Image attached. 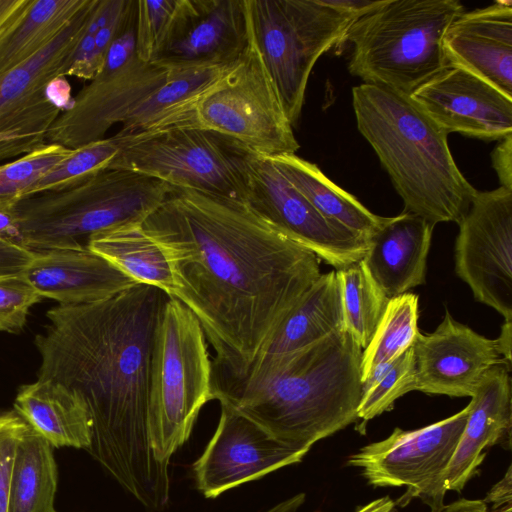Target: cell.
Listing matches in <instances>:
<instances>
[{"label": "cell", "instance_id": "cell-46", "mask_svg": "<svg viewBox=\"0 0 512 512\" xmlns=\"http://www.w3.org/2000/svg\"><path fill=\"white\" fill-rule=\"evenodd\" d=\"M304 501L305 494H297L279 504H276L265 512H295Z\"/></svg>", "mask_w": 512, "mask_h": 512}, {"label": "cell", "instance_id": "cell-34", "mask_svg": "<svg viewBox=\"0 0 512 512\" xmlns=\"http://www.w3.org/2000/svg\"><path fill=\"white\" fill-rule=\"evenodd\" d=\"M123 143V137L114 135L72 150L65 159L31 185L21 199L65 187L106 168L116 157Z\"/></svg>", "mask_w": 512, "mask_h": 512}, {"label": "cell", "instance_id": "cell-24", "mask_svg": "<svg viewBox=\"0 0 512 512\" xmlns=\"http://www.w3.org/2000/svg\"><path fill=\"white\" fill-rule=\"evenodd\" d=\"M14 411L53 448L87 450L91 442L88 408L75 390L49 379L20 387Z\"/></svg>", "mask_w": 512, "mask_h": 512}, {"label": "cell", "instance_id": "cell-44", "mask_svg": "<svg viewBox=\"0 0 512 512\" xmlns=\"http://www.w3.org/2000/svg\"><path fill=\"white\" fill-rule=\"evenodd\" d=\"M431 512H488L487 504L483 500H470L461 498L450 504L431 510Z\"/></svg>", "mask_w": 512, "mask_h": 512}, {"label": "cell", "instance_id": "cell-18", "mask_svg": "<svg viewBox=\"0 0 512 512\" xmlns=\"http://www.w3.org/2000/svg\"><path fill=\"white\" fill-rule=\"evenodd\" d=\"M413 391L450 397H472L485 375L506 364L497 339H489L456 321L448 311L438 327L418 333L413 345Z\"/></svg>", "mask_w": 512, "mask_h": 512}, {"label": "cell", "instance_id": "cell-41", "mask_svg": "<svg viewBox=\"0 0 512 512\" xmlns=\"http://www.w3.org/2000/svg\"><path fill=\"white\" fill-rule=\"evenodd\" d=\"M500 186L512 190V135L499 141L491 154Z\"/></svg>", "mask_w": 512, "mask_h": 512}, {"label": "cell", "instance_id": "cell-26", "mask_svg": "<svg viewBox=\"0 0 512 512\" xmlns=\"http://www.w3.org/2000/svg\"><path fill=\"white\" fill-rule=\"evenodd\" d=\"M239 62V61H238ZM197 68L169 79L123 121L119 137H134L173 127L195 126L194 112L202 97L238 64Z\"/></svg>", "mask_w": 512, "mask_h": 512}, {"label": "cell", "instance_id": "cell-10", "mask_svg": "<svg viewBox=\"0 0 512 512\" xmlns=\"http://www.w3.org/2000/svg\"><path fill=\"white\" fill-rule=\"evenodd\" d=\"M194 120L195 126L231 137L260 157L274 159L299 149L251 30L238 64L202 97Z\"/></svg>", "mask_w": 512, "mask_h": 512}, {"label": "cell", "instance_id": "cell-47", "mask_svg": "<svg viewBox=\"0 0 512 512\" xmlns=\"http://www.w3.org/2000/svg\"><path fill=\"white\" fill-rule=\"evenodd\" d=\"M37 134H42V133H37ZM37 134L0 133V143L6 142V141H11V140H16V139H22V138L37 135Z\"/></svg>", "mask_w": 512, "mask_h": 512}, {"label": "cell", "instance_id": "cell-6", "mask_svg": "<svg viewBox=\"0 0 512 512\" xmlns=\"http://www.w3.org/2000/svg\"><path fill=\"white\" fill-rule=\"evenodd\" d=\"M463 12L458 0H384L345 38L353 45L349 72L363 83L411 94L448 66L442 39Z\"/></svg>", "mask_w": 512, "mask_h": 512}, {"label": "cell", "instance_id": "cell-43", "mask_svg": "<svg viewBox=\"0 0 512 512\" xmlns=\"http://www.w3.org/2000/svg\"><path fill=\"white\" fill-rule=\"evenodd\" d=\"M45 96L48 101L63 112L68 109L73 101L71 86L66 76L52 79L45 88Z\"/></svg>", "mask_w": 512, "mask_h": 512}, {"label": "cell", "instance_id": "cell-15", "mask_svg": "<svg viewBox=\"0 0 512 512\" xmlns=\"http://www.w3.org/2000/svg\"><path fill=\"white\" fill-rule=\"evenodd\" d=\"M169 77L166 67L137 55L114 72L98 73L50 126L46 143L74 150L104 139L113 125L122 124Z\"/></svg>", "mask_w": 512, "mask_h": 512}, {"label": "cell", "instance_id": "cell-31", "mask_svg": "<svg viewBox=\"0 0 512 512\" xmlns=\"http://www.w3.org/2000/svg\"><path fill=\"white\" fill-rule=\"evenodd\" d=\"M335 271L343 328L363 350L370 342L389 298L374 280L363 259Z\"/></svg>", "mask_w": 512, "mask_h": 512}, {"label": "cell", "instance_id": "cell-14", "mask_svg": "<svg viewBox=\"0 0 512 512\" xmlns=\"http://www.w3.org/2000/svg\"><path fill=\"white\" fill-rule=\"evenodd\" d=\"M250 38L245 0H177L152 60L170 74L237 63Z\"/></svg>", "mask_w": 512, "mask_h": 512}, {"label": "cell", "instance_id": "cell-45", "mask_svg": "<svg viewBox=\"0 0 512 512\" xmlns=\"http://www.w3.org/2000/svg\"><path fill=\"white\" fill-rule=\"evenodd\" d=\"M355 512H397V510L394 501L385 496L359 507Z\"/></svg>", "mask_w": 512, "mask_h": 512}, {"label": "cell", "instance_id": "cell-19", "mask_svg": "<svg viewBox=\"0 0 512 512\" xmlns=\"http://www.w3.org/2000/svg\"><path fill=\"white\" fill-rule=\"evenodd\" d=\"M409 95L447 134L485 141L512 135V98L460 67L448 65Z\"/></svg>", "mask_w": 512, "mask_h": 512}, {"label": "cell", "instance_id": "cell-3", "mask_svg": "<svg viewBox=\"0 0 512 512\" xmlns=\"http://www.w3.org/2000/svg\"><path fill=\"white\" fill-rule=\"evenodd\" d=\"M362 349L344 329L252 366L239 379L213 375L214 397L278 441L308 450L355 422Z\"/></svg>", "mask_w": 512, "mask_h": 512}, {"label": "cell", "instance_id": "cell-9", "mask_svg": "<svg viewBox=\"0 0 512 512\" xmlns=\"http://www.w3.org/2000/svg\"><path fill=\"white\" fill-rule=\"evenodd\" d=\"M123 138L107 167L135 171L173 188L247 203L253 153L233 138L197 126Z\"/></svg>", "mask_w": 512, "mask_h": 512}, {"label": "cell", "instance_id": "cell-30", "mask_svg": "<svg viewBox=\"0 0 512 512\" xmlns=\"http://www.w3.org/2000/svg\"><path fill=\"white\" fill-rule=\"evenodd\" d=\"M88 0H35L24 22L0 42V77L46 48Z\"/></svg>", "mask_w": 512, "mask_h": 512}, {"label": "cell", "instance_id": "cell-7", "mask_svg": "<svg viewBox=\"0 0 512 512\" xmlns=\"http://www.w3.org/2000/svg\"><path fill=\"white\" fill-rule=\"evenodd\" d=\"M215 400L213 365L203 328L171 297L155 340L149 389L148 433L156 460L169 465L189 439L201 408Z\"/></svg>", "mask_w": 512, "mask_h": 512}, {"label": "cell", "instance_id": "cell-21", "mask_svg": "<svg viewBox=\"0 0 512 512\" xmlns=\"http://www.w3.org/2000/svg\"><path fill=\"white\" fill-rule=\"evenodd\" d=\"M21 273L42 298L62 305L103 301L139 284L90 249L35 252Z\"/></svg>", "mask_w": 512, "mask_h": 512}, {"label": "cell", "instance_id": "cell-27", "mask_svg": "<svg viewBox=\"0 0 512 512\" xmlns=\"http://www.w3.org/2000/svg\"><path fill=\"white\" fill-rule=\"evenodd\" d=\"M289 182L326 219L368 242L387 217L372 213L353 195L332 182L317 165L296 154L271 159Z\"/></svg>", "mask_w": 512, "mask_h": 512}, {"label": "cell", "instance_id": "cell-38", "mask_svg": "<svg viewBox=\"0 0 512 512\" xmlns=\"http://www.w3.org/2000/svg\"><path fill=\"white\" fill-rule=\"evenodd\" d=\"M26 427L27 423L15 411L0 413V512H8L14 454Z\"/></svg>", "mask_w": 512, "mask_h": 512}, {"label": "cell", "instance_id": "cell-11", "mask_svg": "<svg viewBox=\"0 0 512 512\" xmlns=\"http://www.w3.org/2000/svg\"><path fill=\"white\" fill-rule=\"evenodd\" d=\"M470 405L456 414L416 430L395 428L384 440L352 454L347 464L361 469L374 487H406L398 500L421 499L431 510L444 505L445 472L464 429Z\"/></svg>", "mask_w": 512, "mask_h": 512}, {"label": "cell", "instance_id": "cell-12", "mask_svg": "<svg viewBox=\"0 0 512 512\" xmlns=\"http://www.w3.org/2000/svg\"><path fill=\"white\" fill-rule=\"evenodd\" d=\"M457 224V275L477 301L512 323V190L477 191Z\"/></svg>", "mask_w": 512, "mask_h": 512}, {"label": "cell", "instance_id": "cell-42", "mask_svg": "<svg viewBox=\"0 0 512 512\" xmlns=\"http://www.w3.org/2000/svg\"><path fill=\"white\" fill-rule=\"evenodd\" d=\"M511 484V466H509L505 476L491 488L483 500L485 504H492L490 512H512Z\"/></svg>", "mask_w": 512, "mask_h": 512}, {"label": "cell", "instance_id": "cell-13", "mask_svg": "<svg viewBox=\"0 0 512 512\" xmlns=\"http://www.w3.org/2000/svg\"><path fill=\"white\" fill-rule=\"evenodd\" d=\"M247 204L291 240L336 270L361 261L368 243L326 219L279 171L273 161L252 154Z\"/></svg>", "mask_w": 512, "mask_h": 512}, {"label": "cell", "instance_id": "cell-1", "mask_svg": "<svg viewBox=\"0 0 512 512\" xmlns=\"http://www.w3.org/2000/svg\"><path fill=\"white\" fill-rule=\"evenodd\" d=\"M143 227L169 263L173 297L215 351L216 376L242 378L321 275L314 253L244 202L173 188Z\"/></svg>", "mask_w": 512, "mask_h": 512}, {"label": "cell", "instance_id": "cell-5", "mask_svg": "<svg viewBox=\"0 0 512 512\" xmlns=\"http://www.w3.org/2000/svg\"><path fill=\"white\" fill-rule=\"evenodd\" d=\"M172 189L156 178L106 167L65 187L23 198L10 211L29 250H82L97 233L143 224Z\"/></svg>", "mask_w": 512, "mask_h": 512}, {"label": "cell", "instance_id": "cell-32", "mask_svg": "<svg viewBox=\"0 0 512 512\" xmlns=\"http://www.w3.org/2000/svg\"><path fill=\"white\" fill-rule=\"evenodd\" d=\"M418 316V295L406 292L389 299L370 342L362 350V383L414 345L420 332Z\"/></svg>", "mask_w": 512, "mask_h": 512}, {"label": "cell", "instance_id": "cell-2", "mask_svg": "<svg viewBox=\"0 0 512 512\" xmlns=\"http://www.w3.org/2000/svg\"><path fill=\"white\" fill-rule=\"evenodd\" d=\"M170 298L137 284L103 301L59 304L35 337L37 379L79 393L91 418L86 451L151 511L162 510L170 497L169 465L156 460L148 433L152 356Z\"/></svg>", "mask_w": 512, "mask_h": 512}, {"label": "cell", "instance_id": "cell-25", "mask_svg": "<svg viewBox=\"0 0 512 512\" xmlns=\"http://www.w3.org/2000/svg\"><path fill=\"white\" fill-rule=\"evenodd\" d=\"M342 328L339 286L332 270L321 274L297 300L268 336L251 367L303 349Z\"/></svg>", "mask_w": 512, "mask_h": 512}, {"label": "cell", "instance_id": "cell-20", "mask_svg": "<svg viewBox=\"0 0 512 512\" xmlns=\"http://www.w3.org/2000/svg\"><path fill=\"white\" fill-rule=\"evenodd\" d=\"M442 47L448 65L480 77L512 98V1L463 12L447 28Z\"/></svg>", "mask_w": 512, "mask_h": 512}, {"label": "cell", "instance_id": "cell-17", "mask_svg": "<svg viewBox=\"0 0 512 512\" xmlns=\"http://www.w3.org/2000/svg\"><path fill=\"white\" fill-rule=\"evenodd\" d=\"M98 0H88L71 23L42 51L0 77V133H46L61 110L45 96L47 84L67 76Z\"/></svg>", "mask_w": 512, "mask_h": 512}, {"label": "cell", "instance_id": "cell-35", "mask_svg": "<svg viewBox=\"0 0 512 512\" xmlns=\"http://www.w3.org/2000/svg\"><path fill=\"white\" fill-rule=\"evenodd\" d=\"M71 152V149L60 145L45 143L14 161L0 165V209L10 210L31 185Z\"/></svg>", "mask_w": 512, "mask_h": 512}, {"label": "cell", "instance_id": "cell-39", "mask_svg": "<svg viewBox=\"0 0 512 512\" xmlns=\"http://www.w3.org/2000/svg\"><path fill=\"white\" fill-rule=\"evenodd\" d=\"M34 255L21 242L11 211L0 209V275L21 273Z\"/></svg>", "mask_w": 512, "mask_h": 512}, {"label": "cell", "instance_id": "cell-4", "mask_svg": "<svg viewBox=\"0 0 512 512\" xmlns=\"http://www.w3.org/2000/svg\"><path fill=\"white\" fill-rule=\"evenodd\" d=\"M357 128L404 202L434 226L458 223L477 192L450 152L448 134L409 94L362 83L352 89Z\"/></svg>", "mask_w": 512, "mask_h": 512}, {"label": "cell", "instance_id": "cell-28", "mask_svg": "<svg viewBox=\"0 0 512 512\" xmlns=\"http://www.w3.org/2000/svg\"><path fill=\"white\" fill-rule=\"evenodd\" d=\"M88 249L107 259L139 284L157 287L173 297L168 261L142 223L127 224L93 235Z\"/></svg>", "mask_w": 512, "mask_h": 512}, {"label": "cell", "instance_id": "cell-23", "mask_svg": "<svg viewBox=\"0 0 512 512\" xmlns=\"http://www.w3.org/2000/svg\"><path fill=\"white\" fill-rule=\"evenodd\" d=\"M433 229L425 219L403 212L387 217L368 240L363 261L389 299L425 283Z\"/></svg>", "mask_w": 512, "mask_h": 512}, {"label": "cell", "instance_id": "cell-16", "mask_svg": "<svg viewBox=\"0 0 512 512\" xmlns=\"http://www.w3.org/2000/svg\"><path fill=\"white\" fill-rule=\"evenodd\" d=\"M308 450L284 444L231 407L221 404L214 435L193 464L197 488L206 498L301 462Z\"/></svg>", "mask_w": 512, "mask_h": 512}, {"label": "cell", "instance_id": "cell-36", "mask_svg": "<svg viewBox=\"0 0 512 512\" xmlns=\"http://www.w3.org/2000/svg\"><path fill=\"white\" fill-rule=\"evenodd\" d=\"M177 0H137L136 55L152 62L175 11Z\"/></svg>", "mask_w": 512, "mask_h": 512}, {"label": "cell", "instance_id": "cell-37", "mask_svg": "<svg viewBox=\"0 0 512 512\" xmlns=\"http://www.w3.org/2000/svg\"><path fill=\"white\" fill-rule=\"evenodd\" d=\"M41 299L22 273L0 275V331L21 332L29 309Z\"/></svg>", "mask_w": 512, "mask_h": 512}, {"label": "cell", "instance_id": "cell-33", "mask_svg": "<svg viewBox=\"0 0 512 512\" xmlns=\"http://www.w3.org/2000/svg\"><path fill=\"white\" fill-rule=\"evenodd\" d=\"M415 372L413 346L390 364L376 369L362 383L358 419L366 422L391 410L398 398L413 391Z\"/></svg>", "mask_w": 512, "mask_h": 512}, {"label": "cell", "instance_id": "cell-48", "mask_svg": "<svg viewBox=\"0 0 512 512\" xmlns=\"http://www.w3.org/2000/svg\"><path fill=\"white\" fill-rule=\"evenodd\" d=\"M53 512H56V510H54Z\"/></svg>", "mask_w": 512, "mask_h": 512}, {"label": "cell", "instance_id": "cell-22", "mask_svg": "<svg viewBox=\"0 0 512 512\" xmlns=\"http://www.w3.org/2000/svg\"><path fill=\"white\" fill-rule=\"evenodd\" d=\"M506 364L493 367L469 402L470 411L445 472L447 491L463 490L482 464L486 449L511 447L512 381Z\"/></svg>", "mask_w": 512, "mask_h": 512}, {"label": "cell", "instance_id": "cell-29", "mask_svg": "<svg viewBox=\"0 0 512 512\" xmlns=\"http://www.w3.org/2000/svg\"><path fill=\"white\" fill-rule=\"evenodd\" d=\"M52 446L28 424L14 454L8 512H53L57 466Z\"/></svg>", "mask_w": 512, "mask_h": 512}, {"label": "cell", "instance_id": "cell-40", "mask_svg": "<svg viewBox=\"0 0 512 512\" xmlns=\"http://www.w3.org/2000/svg\"><path fill=\"white\" fill-rule=\"evenodd\" d=\"M35 0H0V42L25 20Z\"/></svg>", "mask_w": 512, "mask_h": 512}, {"label": "cell", "instance_id": "cell-8", "mask_svg": "<svg viewBox=\"0 0 512 512\" xmlns=\"http://www.w3.org/2000/svg\"><path fill=\"white\" fill-rule=\"evenodd\" d=\"M245 1L253 40L294 126L316 61L343 44L361 17L331 0Z\"/></svg>", "mask_w": 512, "mask_h": 512}]
</instances>
